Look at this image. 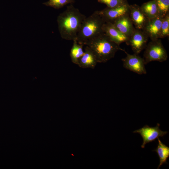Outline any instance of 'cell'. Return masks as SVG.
I'll list each match as a JSON object with an SVG mask.
<instances>
[{
	"instance_id": "obj_1",
	"label": "cell",
	"mask_w": 169,
	"mask_h": 169,
	"mask_svg": "<svg viewBox=\"0 0 169 169\" xmlns=\"http://www.w3.org/2000/svg\"><path fill=\"white\" fill-rule=\"evenodd\" d=\"M86 17L73 4L58 16L57 22L61 38L68 40L76 39L82 24Z\"/></svg>"
},
{
	"instance_id": "obj_2",
	"label": "cell",
	"mask_w": 169,
	"mask_h": 169,
	"mask_svg": "<svg viewBox=\"0 0 169 169\" xmlns=\"http://www.w3.org/2000/svg\"><path fill=\"white\" fill-rule=\"evenodd\" d=\"M85 45L92 50L100 63L107 62L114 57L118 51L124 50L104 33L88 41Z\"/></svg>"
},
{
	"instance_id": "obj_3",
	"label": "cell",
	"mask_w": 169,
	"mask_h": 169,
	"mask_svg": "<svg viewBox=\"0 0 169 169\" xmlns=\"http://www.w3.org/2000/svg\"><path fill=\"white\" fill-rule=\"evenodd\" d=\"M105 22L97 11L84 20L76 39L77 42L85 45L89 41L103 33Z\"/></svg>"
},
{
	"instance_id": "obj_4",
	"label": "cell",
	"mask_w": 169,
	"mask_h": 169,
	"mask_svg": "<svg viewBox=\"0 0 169 169\" xmlns=\"http://www.w3.org/2000/svg\"><path fill=\"white\" fill-rule=\"evenodd\" d=\"M167 58L166 51L160 39L151 40L147 44L144 53L146 64L153 61L163 62Z\"/></svg>"
},
{
	"instance_id": "obj_5",
	"label": "cell",
	"mask_w": 169,
	"mask_h": 169,
	"mask_svg": "<svg viewBox=\"0 0 169 169\" xmlns=\"http://www.w3.org/2000/svg\"><path fill=\"white\" fill-rule=\"evenodd\" d=\"M126 56L122 59L123 66L126 69L139 74H146V71L143 58L137 54H130L124 50Z\"/></svg>"
},
{
	"instance_id": "obj_6",
	"label": "cell",
	"mask_w": 169,
	"mask_h": 169,
	"mask_svg": "<svg viewBox=\"0 0 169 169\" xmlns=\"http://www.w3.org/2000/svg\"><path fill=\"white\" fill-rule=\"evenodd\" d=\"M160 126L159 123H157L156 126L154 127H150L146 125L133 131V133H139L141 136L143 140L141 146L142 148H144L146 144L155 141L159 137H163L167 133V131H162L160 130Z\"/></svg>"
},
{
	"instance_id": "obj_7",
	"label": "cell",
	"mask_w": 169,
	"mask_h": 169,
	"mask_svg": "<svg viewBox=\"0 0 169 169\" xmlns=\"http://www.w3.org/2000/svg\"><path fill=\"white\" fill-rule=\"evenodd\" d=\"M129 4H127L114 8L106 7L97 12L105 23H112L118 18L129 13Z\"/></svg>"
},
{
	"instance_id": "obj_8",
	"label": "cell",
	"mask_w": 169,
	"mask_h": 169,
	"mask_svg": "<svg viewBox=\"0 0 169 169\" xmlns=\"http://www.w3.org/2000/svg\"><path fill=\"white\" fill-rule=\"evenodd\" d=\"M149 39L142 30L136 28L126 43L131 46L134 54H138L145 49Z\"/></svg>"
},
{
	"instance_id": "obj_9",
	"label": "cell",
	"mask_w": 169,
	"mask_h": 169,
	"mask_svg": "<svg viewBox=\"0 0 169 169\" xmlns=\"http://www.w3.org/2000/svg\"><path fill=\"white\" fill-rule=\"evenodd\" d=\"M163 18L157 16L148 19L142 30L151 40L160 38L161 27Z\"/></svg>"
},
{
	"instance_id": "obj_10",
	"label": "cell",
	"mask_w": 169,
	"mask_h": 169,
	"mask_svg": "<svg viewBox=\"0 0 169 169\" xmlns=\"http://www.w3.org/2000/svg\"><path fill=\"white\" fill-rule=\"evenodd\" d=\"M129 17L136 29L142 30L148 18L141 10L140 6L129 5Z\"/></svg>"
},
{
	"instance_id": "obj_11",
	"label": "cell",
	"mask_w": 169,
	"mask_h": 169,
	"mask_svg": "<svg viewBox=\"0 0 169 169\" xmlns=\"http://www.w3.org/2000/svg\"><path fill=\"white\" fill-rule=\"evenodd\" d=\"M112 23L128 38L136 29L129 17V13L118 18Z\"/></svg>"
},
{
	"instance_id": "obj_12",
	"label": "cell",
	"mask_w": 169,
	"mask_h": 169,
	"mask_svg": "<svg viewBox=\"0 0 169 169\" xmlns=\"http://www.w3.org/2000/svg\"><path fill=\"white\" fill-rule=\"evenodd\" d=\"M103 31L111 40L119 45L123 43H126L128 39V38L121 33L111 23H105Z\"/></svg>"
},
{
	"instance_id": "obj_13",
	"label": "cell",
	"mask_w": 169,
	"mask_h": 169,
	"mask_svg": "<svg viewBox=\"0 0 169 169\" xmlns=\"http://www.w3.org/2000/svg\"><path fill=\"white\" fill-rule=\"evenodd\" d=\"M85 46L84 54L79 59L77 65L82 68L94 69L98 63L96 58L92 50Z\"/></svg>"
},
{
	"instance_id": "obj_14",
	"label": "cell",
	"mask_w": 169,
	"mask_h": 169,
	"mask_svg": "<svg viewBox=\"0 0 169 169\" xmlns=\"http://www.w3.org/2000/svg\"><path fill=\"white\" fill-rule=\"evenodd\" d=\"M141 9L148 19L158 16V9L155 0H152L142 4Z\"/></svg>"
},
{
	"instance_id": "obj_15",
	"label": "cell",
	"mask_w": 169,
	"mask_h": 169,
	"mask_svg": "<svg viewBox=\"0 0 169 169\" xmlns=\"http://www.w3.org/2000/svg\"><path fill=\"white\" fill-rule=\"evenodd\" d=\"M158 144L156 148L153 150L157 154L160 162L157 169H158L163 164L167 163V160L169 157V147L163 144L158 138Z\"/></svg>"
},
{
	"instance_id": "obj_16",
	"label": "cell",
	"mask_w": 169,
	"mask_h": 169,
	"mask_svg": "<svg viewBox=\"0 0 169 169\" xmlns=\"http://www.w3.org/2000/svg\"><path fill=\"white\" fill-rule=\"evenodd\" d=\"M73 41L69 55L72 62L77 65L79 59L84 54L83 47L84 45L78 43L76 39Z\"/></svg>"
},
{
	"instance_id": "obj_17",
	"label": "cell",
	"mask_w": 169,
	"mask_h": 169,
	"mask_svg": "<svg viewBox=\"0 0 169 169\" xmlns=\"http://www.w3.org/2000/svg\"><path fill=\"white\" fill-rule=\"evenodd\" d=\"M75 0H49L43 4L47 6L59 9L68 4H73Z\"/></svg>"
},
{
	"instance_id": "obj_18",
	"label": "cell",
	"mask_w": 169,
	"mask_h": 169,
	"mask_svg": "<svg viewBox=\"0 0 169 169\" xmlns=\"http://www.w3.org/2000/svg\"><path fill=\"white\" fill-rule=\"evenodd\" d=\"M158 16L162 18L169 13V0H155Z\"/></svg>"
},
{
	"instance_id": "obj_19",
	"label": "cell",
	"mask_w": 169,
	"mask_h": 169,
	"mask_svg": "<svg viewBox=\"0 0 169 169\" xmlns=\"http://www.w3.org/2000/svg\"><path fill=\"white\" fill-rule=\"evenodd\" d=\"M169 35V13L163 18L161 24L160 38H164Z\"/></svg>"
},
{
	"instance_id": "obj_20",
	"label": "cell",
	"mask_w": 169,
	"mask_h": 169,
	"mask_svg": "<svg viewBox=\"0 0 169 169\" xmlns=\"http://www.w3.org/2000/svg\"><path fill=\"white\" fill-rule=\"evenodd\" d=\"M98 2L105 4L107 7L114 8L128 4L127 0H97Z\"/></svg>"
}]
</instances>
